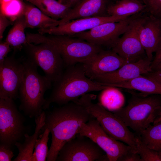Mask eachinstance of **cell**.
<instances>
[{
	"instance_id": "cell-1",
	"label": "cell",
	"mask_w": 161,
	"mask_h": 161,
	"mask_svg": "<svg viewBox=\"0 0 161 161\" xmlns=\"http://www.w3.org/2000/svg\"><path fill=\"white\" fill-rule=\"evenodd\" d=\"M43 126L49 130L51 142L47 161H55L62 147L78 134L81 124L94 118L83 106L74 102L46 111Z\"/></svg>"
},
{
	"instance_id": "cell-2",
	"label": "cell",
	"mask_w": 161,
	"mask_h": 161,
	"mask_svg": "<svg viewBox=\"0 0 161 161\" xmlns=\"http://www.w3.org/2000/svg\"><path fill=\"white\" fill-rule=\"evenodd\" d=\"M53 85L50 95L45 99L43 110L48 109L52 103L61 106L75 101L89 92L112 87L88 78L82 63L66 67L60 79Z\"/></svg>"
},
{
	"instance_id": "cell-3",
	"label": "cell",
	"mask_w": 161,
	"mask_h": 161,
	"mask_svg": "<svg viewBox=\"0 0 161 161\" xmlns=\"http://www.w3.org/2000/svg\"><path fill=\"white\" fill-rule=\"evenodd\" d=\"M26 34L30 43L36 44L49 43L55 46L60 53L66 67L86 63L104 49L84 40L70 36Z\"/></svg>"
},
{
	"instance_id": "cell-4",
	"label": "cell",
	"mask_w": 161,
	"mask_h": 161,
	"mask_svg": "<svg viewBox=\"0 0 161 161\" xmlns=\"http://www.w3.org/2000/svg\"><path fill=\"white\" fill-rule=\"evenodd\" d=\"M24 74L19 92V109L30 118L36 117L43 111L44 95L52 83L45 75H40L38 66L27 58H22Z\"/></svg>"
},
{
	"instance_id": "cell-5",
	"label": "cell",
	"mask_w": 161,
	"mask_h": 161,
	"mask_svg": "<svg viewBox=\"0 0 161 161\" xmlns=\"http://www.w3.org/2000/svg\"><path fill=\"white\" fill-rule=\"evenodd\" d=\"M113 113L137 136L161 119V95H133L127 105Z\"/></svg>"
},
{
	"instance_id": "cell-6",
	"label": "cell",
	"mask_w": 161,
	"mask_h": 161,
	"mask_svg": "<svg viewBox=\"0 0 161 161\" xmlns=\"http://www.w3.org/2000/svg\"><path fill=\"white\" fill-rule=\"evenodd\" d=\"M87 93L74 102L83 106L89 113L99 122L106 133L113 138L130 146L137 152L136 136L124 123L113 113L104 108L99 103L92 102L93 96Z\"/></svg>"
},
{
	"instance_id": "cell-7",
	"label": "cell",
	"mask_w": 161,
	"mask_h": 161,
	"mask_svg": "<svg viewBox=\"0 0 161 161\" xmlns=\"http://www.w3.org/2000/svg\"><path fill=\"white\" fill-rule=\"evenodd\" d=\"M23 48L27 58L40 67L51 82L54 83L60 79L66 67L55 46L49 43L36 44L27 43L23 45Z\"/></svg>"
},
{
	"instance_id": "cell-8",
	"label": "cell",
	"mask_w": 161,
	"mask_h": 161,
	"mask_svg": "<svg viewBox=\"0 0 161 161\" xmlns=\"http://www.w3.org/2000/svg\"><path fill=\"white\" fill-rule=\"evenodd\" d=\"M14 100L0 97V143L11 148L16 143L21 142L28 131Z\"/></svg>"
},
{
	"instance_id": "cell-9",
	"label": "cell",
	"mask_w": 161,
	"mask_h": 161,
	"mask_svg": "<svg viewBox=\"0 0 161 161\" xmlns=\"http://www.w3.org/2000/svg\"><path fill=\"white\" fill-rule=\"evenodd\" d=\"M143 13L132 15L120 21L101 24L88 31L70 36L84 40L103 49H111L120 36L126 31L131 23Z\"/></svg>"
},
{
	"instance_id": "cell-10",
	"label": "cell",
	"mask_w": 161,
	"mask_h": 161,
	"mask_svg": "<svg viewBox=\"0 0 161 161\" xmlns=\"http://www.w3.org/2000/svg\"><path fill=\"white\" fill-rule=\"evenodd\" d=\"M108 160L105 152L89 138L78 134L60 150L57 161H94Z\"/></svg>"
},
{
	"instance_id": "cell-11",
	"label": "cell",
	"mask_w": 161,
	"mask_h": 161,
	"mask_svg": "<svg viewBox=\"0 0 161 161\" xmlns=\"http://www.w3.org/2000/svg\"><path fill=\"white\" fill-rule=\"evenodd\" d=\"M78 134L86 136L92 140L105 152L109 161H117L120 157L132 150L129 146L108 134L94 117L82 123Z\"/></svg>"
},
{
	"instance_id": "cell-12",
	"label": "cell",
	"mask_w": 161,
	"mask_h": 161,
	"mask_svg": "<svg viewBox=\"0 0 161 161\" xmlns=\"http://www.w3.org/2000/svg\"><path fill=\"white\" fill-rule=\"evenodd\" d=\"M136 28L147 57L152 61L153 54L161 42V18L144 12L136 19Z\"/></svg>"
},
{
	"instance_id": "cell-13",
	"label": "cell",
	"mask_w": 161,
	"mask_h": 161,
	"mask_svg": "<svg viewBox=\"0 0 161 161\" xmlns=\"http://www.w3.org/2000/svg\"><path fill=\"white\" fill-rule=\"evenodd\" d=\"M23 74L22 58L17 59L13 54L7 57L0 66V97L19 98Z\"/></svg>"
},
{
	"instance_id": "cell-14",
	"label": "cell",
	"mask_w": 161,
	"mask_h": 161,
	"mask_svg": "<svg viewBox=\"0 0 161 161\" xmlns=\"http://www.w3.org/2000/svg\"><path fill=\"white\" fill-rule=\"evenodd\" d=\"M128 17L111 16L80 18L73 20L52 28L38 29V31L39 33L42 35L48 34L71 36L89 30L101 24L108 22L120 21Z\"/></svg>"
},
{
	"instance_id": "cell-15",
	"label": "cell",
	"mask_w": 161,
	"mask_h": 161,
	"mask_svg": "<svg viewBox=\"0 0 161 161\" xmlns=\"http://www.w3.org/2000/svg\"><path fill=\"white\" fill-rule=\"evenodd\" d=\"M137 18L131 23L126 31L111 49L128 63L136 62L147 57L136 30V20Z\"/></svg>"
},
{
	"instance_id": "cell-16",
	"label": "cell",
	"mask_w": 161,
	"mask_h": 161,
	"mask_svg": "<svg viewBox=\"0 0 161 161\" xmlns=\"http://www.w3.org/2000/svg\"><path fill=\"white\" fill-rule=\"evenodd\" d=\"M152 62L147 57L136 62L127 63L114 71L95 77L91 79L103 83H121L152 72Z\"/></svg>"
},
{
	"instance_id": "cell-17",
	"label": "cell",
	"mask_w": 161,
	"mask_h": 161,
	"mask_svg": "<svg viewBox=\"0 0 161 161\" xmlns=\"http://www.w3.org/2000/svg\"><path fill=\"white\" fill-rule=\"evenodd\" d=\"M128 63L111 49H103L91 60L82 64L86 75L91 79L114 71Z\"/></svg>"
},
{
	"instance_id": "cell-18",
	"label": "cell",
	"mask_w": 161,
	"mask_h": 161,
	"mask_svg": "<svg viewBox=\"0 0 161 161\" xmlns=\"http://www.w3.org/2000/svg\"><path fill=\"white\" fill-rule=\"evenodd\" d=\"M113 2L111 0H80L65 18L59 20L58 25L80 18L111 16L107 10Z\"/></svg>"
},
{
	"instance_id": "cell-19",
	"label": "cell",
	"mask_w": 161,
	"mask_h": 161,
	"mask_svg": "<svg viewBox=\"0 0 161 161\" xmlns=\"http://www.w3.org/2000/svg\"><path fill=\"white\" fill-rule=\"evenodd\" d=\"M45 112L43 111L39 116L35 118L36 126L33 134L31 135L26 134L23 143H16L15 145L18 148V153L13 161H32L34 146L36 140L42 133V129L45 123Z\"/></svg>"
},
{
	"instance_id": "cell-20",
	"label": "cell",
	"mask_w": 161,
	"mask_h": 161,
	"mask_svg": "<svg viewBox=\"0 0 161 161\" xmlns=\"http://www.w3.org/2000/svg\"><path fill=\"white\" fill-rule=\"evenodd\" d=\"M28 3H24L23 12L27 28L42 29L52 28L58 25L59 20L47 16L35 6Z\"/></svg>"
},
{
	"instance_id": "cell-21",
	"label": "cell",
	"mask_w": 161,
	"mask_h": 161,
	"mask_svg": "<svg viewBox=\"0 0 161 161\" xmlns=\"http://www.w3.org/2000/svg\"><path fill=\"white\" fill-rule=\"evenodd\" d=\"M110 84L113 87L139 91L143 95H161V83L143 75L121 83Z\"/></svg>"
},
{
	"instance_id": "cell-22",
	"label": "cell",
	"mask_w": 161,
	"mask_h": 161,
	"mask_svg": "<svg viewBox=\"0 0 161 161\" xmlns=\"http://www.w3.org/2000/svg\"><path fill=\"white\" fill-rule=\"evenodd\" d=\"M108 13L110 16L129 17L147 11V6L139 0H118L109 6Z\"/></svg>"
},
{
	"instance_id": "cell-23",
	"label": "cell",
	"mask_w": 161,
	"mask_h": 161,
	"mask_svg": "<svg viewBox=\"0 0 161 161\" xmlns=\"http://www.w3.org/2000/svg\"><path fill=\"white\" fill-rule=\"evenodd\" d=\"M39 8L53 19L60 20L65 18L72 8L66 4L56 0H25Z\"/></svg>"
},
{
	"instance_id": "cell-24",
	"label": "cell",
	"mask_w": 161,
	"mask_h": 161,
	"mask_svg": "<svg viewBox=\"0 0 161 161\" xmlns=\"http://www.w3.org/2000/svg\"><path fill=\"white\" fill-rule=\"evenodd\" d=\"M27 28L24 16L22 13L14 21L9 31L5 41L12 48L21 50L23 45L27 43L25 30Z\"/></svg>"
},
{
	"instance_id": "cell-25",
	"label": "cell",
	"mask_w": 161,
	"mask_h": 161,
	"mask_svg": "<svg viewBox=\"0 0 161 161\" xmlns=\"http://www.w3.org/2000/svg\"><path fill=\"white\" fill-rule=\"evenodd\" d=\"M111 87L103 90L99 97V103L107 110L113 112L123 107L125 99L117 89Z\"/></svg>"
},
{
	"instance_id": "cell-26",
	"label": "cell",
	"mask_w": 161,
	"mask_h": 161,
	"mask_svg": "<svg viewBox=\"0 0 161 161\" xmlns=\"http://www.w3.org/2000/svg\"><path fill=\"white\" fill-rule=\"evenodd\" d=\"M138 136L148 148L161 153V120L150 125Z\"/></svg>"
},
{
	"instance_id": "cell-27",
	"label": "cell",
	"mask_w": 161,
	"mask_h": 161,
	"mask_svg": "<svg viewBox=\"0 0 161 161\" xmlns=\"http://www.w3.org/2000/svg\"><path fill=\"white\" fill-rule=\"evenodd\" d=\"M50 133L49 129L43 126L42 133L36 140L34 146L32 161H47L49 150L47 144Z\"/></svg>"
},
{
	"instance_id": "cell-28",
	"label": "cell",
	"mask_w": 161,
	"mask_h": 161,
	"mask_svg": "<svg viewBox=\"0 0 161 161\" xmlns=\"http://www.w3.org/2000/svg\"><path fill=\"white\" fill-rule=\"evenodd\" d=\"M24 2L22 0H13L10 2L0 4V11L2 12L10 20L14 21L23 13Z\"/></svg>"
},
{
	"instance_id": "cell-29",
	"label": "cell",
	"mask_w": 161,
	"mask_h": 161,
	"mask_svg": "<svg viewBox=\"0 0 161 161\" xmlns=\"http://www.w3.org/2000/svg\"><path fill=\"white\" fill-rule=\"evenodd\" d=\"M136 149L141 161H161V153L148 148L137 135L136 136Z\"/></svg>"
},
{
	"instance_id": "cell-30",
	"label": "cell",
	"mask_w": 161,
	"mask_h": 161,
	"mask_svg": "<svg viewBox=\"0 0 161 161\" xmlns=\"http://www.w3.org/2000/svg\"><path fill=\"white\" fill-rule=\"evenodd\" d=\"M14 156L12 148L0 143V161H11Z\"/></svg>"
},
{
	"instance_id": "cell-31",
	"label": "cell",
	"mask_w": 161,
	"mask_h": 161,
	"mask_svg": "<svg viewBox=\"0 0 161 161\" xmlns=\"http://www.w3.org/2000/svg\"><path fill=\"white\" fill-rule=\"evenodd\" d=\"M147 6L148 11L155 16L161 18V0H151Z\"/></svg>"
},
{
	"instance_id": "cell-32",
	"label": "cell",
	"mask_w": 161,
	"mask_h": 161,
	"mask_svg": "<svg viewBox=\"0 0 161 161\" xmlns=\"http://www.w3.org/2000/svg\"><path fill=\"white\" fill-rule=\"evenodd\" d=\"M14 21L9 19L1 11H0V41H1L3 33L7 27L14 24Z\"/></svg>"
},
{
	"instance_id": "cell-33",
	"label": "cell",
	"mask_w": 161,
	"mask_h": 161,
	"mask_svg": "<svg viewBox=\"0 0 161 161\" xmlns=\"http://www.w3.org/2000/svg\"><path fill=\"white\" fill-rule=\"evenodd\" d=\"M11 47L6 41L0 43V66L3 63L8 54L11 51Z\"/></svg>"
},
{
	"instance_id": "cell-34",
	"label": "cell",
	"mask_w": 161,
	"mask_h": 161,
	"mask_svg": "<svg viewBox=\"0 0 161 161\" xmlns=\"http://www.w3.org/2000/svg\"><path fill=\"white\" fill-rule=\"evenodd\" d=\"M117 161H141V159L140 155L137 152L131 150L119 157Z\"/></svg>"
},
{
	"instance_id": "cell-35",
	"label": "cell",
	"mask_w": 161,
	"mask_h": 161,
	"mask_svg": "<svg viewBox=\"0 0 161 161\" xmlns=\"http://www.w3.org/2000/svg\"><path fill=\"white\" fill-rule=\"evenodd\" d=\"M143 75L153 79L161 83V72L152 71Z\"/></svg>"
},
{
	"instance_id": "cell-36",
	"label": "cell",
	"mask_w": 161,
	"mask_h": 161,
	"mask_svg": "<svg viewBox=\"0 0 161 161\" xmlns=\"http://www.w3.org/2000/svg\"><path fill=\"white\" fill-rule=\"evenodd\" d=\"M155 55L151 64H154L161 59V42L155 52Z\"/></svg>"
},
{
	"instance_id": "cell-37",
	"label": "cell",
	"mask_w": 161,
	"mask_h": 161,
	"mask_svg": "<svg viewBox=\"0 0 161 161\" xmlns=\"http://www.w3.org/2000/svg\"><path fill=\"white\" fill-rule=\"evenodd\" d=\"M151 67L152 72H161V59L154 64H151Z\"/></svg>"
},
{
	"instance_id": "cell-38",
	"label": "cell",
	"mask_w": 161,
	"mask_h": 161,
	"mask_svg": "<svg viewBox=\"0 0 161 161\" xmlns=\"http://www.w3.org/2000/svg\"><path fill=\"white\" fill-rule=\"evenodd\" d=\"M80 0H68L66 4L71 8L73 7Z\"/></svg>"
},
{
	"instance_id": "cell-39",
	"label": "cell",
	"mask_w": 161,
	"mask_h": 161,
	"mask_svg": "<svg viewBox=\"0 0 161 161\" xmlns=\"http://www.w3.org/2000/svg\"><path fill=\"white\" fill-rule=\"evenodd\" d=\"M13 0H0V4L7 3Z\"/></svg>"
},
{
	"instance_id": "cell-40",
	"label": "cell",
	"mask_w": 161,
	"mask_h": 161,
	"mask_svg": "<svg viewBox=\"0 0 161 161\" xmlns=\"http://www.w3.org/2000/svg\"><path fill=\"white\" fill-rule=\"evenodd\" d=\"M68 0H58V1L62 3L66 4Z\"/></svg>"
},
{
	"instance_id": "cell-41",
	"label": "cell",
	"mask_w": 161,
	"mask_h": 161,
	"mask_svg": "<svg viewBox=\"0 0 161 161\" xmlns=\"http://www.w3.org/2000/svg\"><path fill=\"white\" fill-rule=\"evenodd\" d=\"M151 0H145L146 4L147 6L150 2Z\"/></svg>"
},
{
	"instance_id": "cell-42",
	"label": "cell",
	"mask_w": 161,
	"mask_h": 161,
	"mask_svg": "<svg viewBox=\"0 0 161 161\" xmlns=\"http://www.w3.org/2000/svg\"><path fill=\"white\" fill-rule=\"evenodd\" d=\"M143 0V2L145 4H146L145 0Z\"/></svg>"
},
{
	"instance_id": "cell-43",
	"label": "cell",
	"mask_w": 161,
	"mask_h": 161,
	"mask_svg": "<svg viewBox=\"0 0 161 161\" xmlns=\"http://www.w3.org/2000/svg\"><path fill=\"white\" fill-rule=\"evenodd\" d=\"M117 0H116V1H117Z\"/></svg>"
},
{
	"instance_id": "cell-44",
	"label": "cell",
	"mask_w": 161,
	"mask_h": 161,
	"mask_svg": "<svg viewBox=\"0 0 161 161\" xmlns=\"http://www.w3.org/2000/svg\"></svg>"
}]
</instances>
